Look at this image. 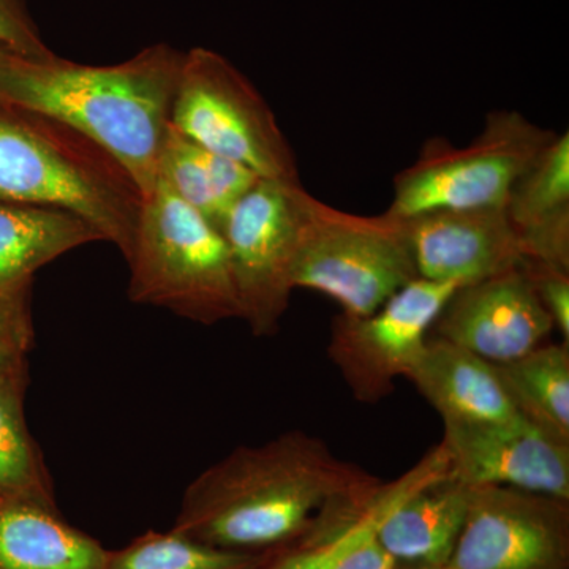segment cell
I'll list each match as a JSON object with an SVG mask.
<instances>
[{"instance_id": "obj_24", "label": "cell", "mask_w": 569, "mask_h": 569, "mask_svg": "<svg viewBox=\"0 0 569 569\" xmlns=\"http://www.w3.org/2000/svg\"><path fill=\"white\" fill-rule=\"evenodd\" d=\"M32 347L31 288L0 291V376L28 369Z\"/></svg>"}, {"instance_id": "obj_4", "label": "cell", "mask_w": 569, "mask_h": 569, "mask_svg": "<svg viewBox=\"0 0 569 569\" xmlns=\"http://www.w3.org/2000/svg\"><path fill=\"white\" fill-rule=\"evenodd\" d=\"M130 266L129 298L200 325L241 318L223 234L159 178L142 201Z\"/></svg>"}, {"instance_id": "obj_18", "label": "cell", "mask_w": 569, "mask_h": 569, "mask_svg": "<svg viewBox=\"0 0 569 569\" xmlns=\"http://www.w3.org/2000/svg\"><path fill=\"white\" fill-rule=\"evenodd\" d=\"M110 550L74 529L58 508L0 501V569H108Z\"/></svg>"}, {"instance_id": "obj_6", "label": "cell", "mask_w": 569, "mask_h": 569, "mask_svg": "<svg viewBox=\"0 0 569 569\" xmlns=\"http://www.w3.org/2000/svg\"><path fill=\"white\" fill-rule=\"evenodd\" d=\"M557 134L518 111H492L466 148L445 138L426 142L417 162L395 179L388 212L400 219L441 209L507 208L520 176Z\"/></svg>"}, {"instance_id": "obj_25", "label": "cell", "mask_w": 569, "mask_h": 569, "mask_svg": "<svg viewBox=\"0 0 569 569\" xmlns=\"http://www.w3.org/2000/svg\"><path fill=\"white\" fill-rule=\"evenodd\" d=\"M519 266L553 326L559 328L565 342H569V271L531 258H522Z\"/></svg>"}, {"instance_id": "obj_15", "label": "cell", "mask_w": 569, "mask_h": 569, "mask_svg": "<svg viewBox=\"0 0 569 569\" xmlns=\"http://www.w3.org/2000/svg\"><path fill=\"white\" fill-rule=\"evenodd\" d=\"M473 490L449 468L427 479L381 520L377 541L403 567L440 569L456 548Z\"/></svg>"}, {"instance_id": "obj_11", "label": "cell", "mask_w": 569, "mask_h": 569, "mask_svg": "<svg viewBox=\"0 0 569 569\" xmlns=\"http://www.w3.org/2000/svg\"><path fill=\"white\" fill-rule=\"evenodd\" d=\"M449 471L471 486H505L569 501V443L529 419L443 421Z\"/></svg>"}, {"instance_id": "obj_16", "label": "cell", "mask_w": 569, "mask_h": 569, "mask_svg": "<svg viewBox=\"0 0 569 569\" xmlns=\"http://www.w3.org/2000/svg\"><path fill=\"white\" fill-rule=\"evenodd\" d=\"M407 378L443 421H505L519 415L497 365L440 337H427Z\"/></svg>"}, {"instance_id": "obj_10", "label": "cell", "mask_w": 569, "mask_h": 569, "mask_svg": "<svg viewBox=\"0 0 569 569\" xmlns=\"http://www.w3.org/2000/svg\"><path fill=\"white\" fill-rule=\"evenodd\" d=\"M440 569H569V501L475 486L456 548Z\"/></svg>"}, {"instance_id": "obj_8", "label": "cell", "mask_w": 569, "mask_h": 569, "mask_svg": "<svg viewBox=\"0 0 569 569\" xmlns=\"http://www.w3.org/2000/svg\"><path fill=\"white\" fill-rule=\"evenodd\" d=\"M306 193L301 182L261 178L224 224L241 320L254 336L276 335L287 312Z\"/></svg>"}, {"instance_id": "obj_3", "label": "cell", "mask_w": 569, "mask_h": 569, "mask_svg": "<svg viewBox=\"0 0 569 569\" xmlns=\"http://www.w3.org/2000/svg\"><path fill=\"white\" fill-rule=\"evenodd\" d=\"M142 201L102 146L48 116L0 104V203L81 217L129 260Z\"/></svg>"}, {"instance_id": "obj_21", "label": "cell", "mask_w": 569, "mask_h": 569, "mask_svg": "<svg viewBox=\"0 0 569 569\" xmlns=\"http://www.w3.org/2000/svg\"><path fill=\"white\" fill-rule=\"evenodd\" d=\"M497 370L518 413L569 443V342L541 343Z\"/></svg>"}, {"instance_id": "obj_9", "label": "cell", "mask_w": 569, "mask_h": 569, "mask_svg": "<svg viewBox=\"0 0 569 569\" xmlns=\"http://www.w3.org/2000/svg\"><path fill=\"white\" fill-rule=\"evenodd\" d=\"M458 283L419 279L376 312H342L332 321L328 353L359 402L377 403L395 391L426 347L427 337Z\"/></svg>"}, {"instance_id": "obj_1", "label": "cell", "mask_w": 569, "mask_h": 569, "mask_svg": "<svg viewBox=\"0 0 569 569\" xmlns=\"http://www.w3.org/2000/svg\"><path fill=\"white\" fill-rule=\"evenodd\" d=\"M183 54L152 44L118 66H81L0 47V104L48 116L102 146L148 198L171 121Z\"/></svg>"}, {"instance_id": "obj_19", "label": "cell", "mask_w": 569, "mask_h": 569, "mask_svg": "<svg viewBox=\"0 0 569 569\" xmlns=\"http://www.w3.org/2000/svg\"><path fill=\"white\" fill-rule=\"evenodd\" d=\"M97 241L102 234L73 213L0 203V291L28 290L41 268Z\"/></svg>"}, {"instance_id": "obj_20", "label": "cell", "mask_w": 569, "mask_h": 569, "mask_svg": "<svg viewBox=\"0 0 569 569\" xmlns=\"http://www.w3.org/2000/svg\"><path fill=\"white\" fill-rule=\"evenodd\" d=\"M159 178L222 234L234 206L260 181L250 168L194 144L171 123L160 152Z\"/></svg>"}, {"instance_id": "obj_13", "label": "cell", "mask_w": 569, "mask_h": 569, "mask_svg": "<svg viewBox=\"0 0 569 569\" xmlns=\"http://www.w3.org/2000/svg\"><path fill=\"white\" fill-rule=\"evenodd\" d=\"M421 279L477 283L522 261L507 208L441 209L403 219Z\"/></svg>"}, {"instance_id": "obj_14", "label": "cell", "mask_w": 569, "mask_h": 569, "mask_svg": "<svg viewBox=\"0 0 569 569\" xmlns=\"http://www.w3.org/2000/svg\"><path fill=\"white\" fill-rule=\"evenodd\" d=\"M448 470L440 445L395 482L378 481L332 501L290 541L268 549L254 569H335L355 548L376 537L378 526L407 493Z\"/></svg>"}, {"instance_id": "obj_26", "label": "cell", "mask_w": 569, "mask_h": 569, "mask_svg": "<svg viewBox=\"0 0 569 569\" xmlns=\"http://www.w3.org/2000/svg\"><path fill=\"white\" fill-rule=\"evenodd\" d=\"M0 47L33 58L54 54L33 21L28 0H0Z\"/></svg>"}, {"instance_id": "obj_2", "label": "cell", "mask_w": 569, "mask_h": 569, "mask_svg": "<svg viewBox=\"0 0 569 569\" xmlns=\"http://www.w3.org/2000/svg\"><path fill=\"white\" fill-rule=\"evenodd\" d=\"M377 482L320 438L290 430L204 470L183 493L173 530L213 548L263 552L301 533L332 501Z\"/></svg>"}, {"instance_id": "obj_12", "label": "cell", "mask_w": 569, "mask_h": 569, "mask_svg": "<svg viewBox=\"0 0 569 569\" xmlns=\"http://www.w3.org/2000/svg\"><path fill=\"white\" fill-rule=\"evenodd\" d=\"M556 328L520 266L455 291L432 336L493 365L515 361L541 346Z\"/></svg>"}, {"instance_id": "obj_28", "label": "cell", "mask_w": 569, "mask_h": 569, "mask_svg": "<svg viewBox=\"0 0 569 569\" xmlns=\"http://www.w3.org/2000/svg\"><path fill=\"white\" fill-rule=\"evenodd\" d=\"M397 569H427V568H417V567H403V565H400Z\"/></svg>"}, {"instance_id": "obj_7", "label": "cell", "mask_w": 569, "mask_h": 569, "mask_svg": "<svg viewBox=\"0 0 569 569\" xmlns=\"http://www.w3.org/2000/svg\"><path fill=\"white\" fill-rule=\"evenodd\" d=\"M170 123L194 144L260 178L299 182L293 149L274 112L219 52L197 47L183 54Z\"/></svg>"}, {"instance_id": "obj_22", "label": "cell", "mask_w": 569, "mask_h": 569, "mask_svg": "<svg viewBox=\"0 0 569 569\" xmlns=\"http://www.w3.org/2000/svg\"><path fill=\"white\" fill-rule=\"evenodd\" d=\"M28 385L29 367L0 376V501L56 507L50 475L26 422Z\"/></svg>"}, {"instance_id": "obj_5", "label": "cell", "mask_w": 569, "mask_h": 569, "mask_svg": "<svg viewBox=\"0 0 569 569\" xmlns=\"http://www.w3.org/2000/svg\"><path fill=\"white\" fill-rule=\"evenodd\" d=\"M417 279L403 219L388 211L356 216L306 193L293 288L328 295L351 316H369Z\"/></svg>"}, {"instance_id": "obj_23", "label": "cell", "mask_w": 569, "mask_h": 569, "mask_svg": "<svg viewBox=\"0 0 569 569\" xmlns=\"http://www.w3.org/2000/svg\"><path fill=\"white\" fill-rule=\"evenodd\" d=\"M263 552L213 548L171 530L148 531L121 550H110L108 569H254Z\"/></svg>"}, {"instance_id": "obj_17", "label": "cell", "mask_w": 569, "mask_h": 569, "mask_svg": "<svg viewBox=\"0 0 569 569\" xmlns=\"http://www.w3.org/2000/svg\"><path fill=\"white\" fill-rule=\"evenodd\" d=\"M507 212L523 258L569 271V134H557L520 176Z\"/></svg>"}, {"instance_id": "obj_27", "label": "cell", "mask_w": 569, "mask_h": 569, "mask_svg": "<svg viewBox=\"0 0 569 569\" xmlns=\"http://www.w3.org/2000/svg\"><path fill=\"white\" fill-rule=\"evenodd\" d=\"M399 567L400 565L389 556L387 550L381 548L377 538L372 537L351 550L336 565L335 569H397Z\"/></svg>"}]
</instances>
